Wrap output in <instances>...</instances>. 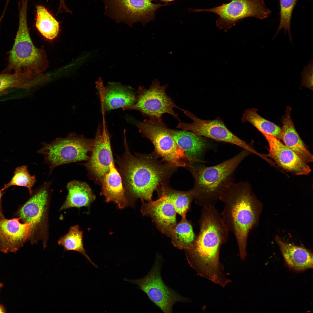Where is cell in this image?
Instances as JSON below:
<instances>
[{
	"label": "cell",
	"mask_w": 313,
	"mask_h": 313,
	"mask_svg": "<svg viewBox=\"0 0 313 313\" xmlns=\"http://www.w3.org/2000/svg\"><path fill=\"white\" fill-rule=\"evenodd\" d=\"M114 160L109 165V171L104 176L100 183L101 193L107 202H113L122 209L128 204L122 177L115 168Z\"/></svg>",
	"instance_id": "obj_19"
},
{
	"label": "cell",
	"mask_w": 313,
	"mask_h": 313,
	"mask_svg": "<svg viewBox=\"0 0 313 313\" xmlns=\"http://www.w3.org/2000/svg\"><path fill=\"white\" fill-rule=\"evenodd\" d=\"M313 61H309L307 65L304 67L301 75L302 77L301 86L310 89L313 88Z\"/></svg>",
	"instance_id": "obj_32"
},
{
	"label": "cell",
	"mask_w": 313,
	"mask_h": 313,
	"mask_svg": "<svg viewBox=\"0 0 313 313\" xmlns=\"http://www.w3.org/2000/svg\"><path fill=\"white\" fill-rule=\"evenodd\" d=\"M196 235L192 225L186 218H182L176 223L170 238L175 247L185 250L190 248L194 244Z\"/></svg>",
	"instance_id": "obj_26"
},
{
	"label": "cell",
	"mask_w": 313,
	"mask_h": 313,
	"mask_svg": "<svg viewBox=\"0 0 313 313\" xmlns=\"http://www.w3.org/2000/svg\"><path fill=\"white\" fill-rule=\"evenodd\" d=\"M269 145L268 157L285 171L297 175H308L311 169L292 150L273 135L262 133Z\"/></svg>",
	"instance_id": "obj_15"
},
{
	"label": "cell",
	"mask_w": 313,
	"mask_h": 313,
	"mask_svg": "<svg viewBox=\"0 0 313 313\" xmlns=\"http://www.w3.org/2000/svg\"><path fill=\"white\" fill-rule=\"evenodd\" d=\"M100 96L102 109L104 112L130 106L136 101L135 95L130 88L116 83L104 86L101 79L96 83Z\"/></svg>",
	"instance_id": "obj_18"
},
{
	"label": "cell",
	"mask_w": 313,
	"mask_h": 313,
	"mask_svg": "<svg viewBox=\"0 0 313 313\" xmlns=\"http://www.w3.org/2000/svg\"><path fill=\"white\" fill-rule=\"evenodd\" d=\"M251 154L243 149L233 157L214 166L187 168L194 180V186L190 190L195 203L202 208L215 206L223 190L234 183L238 166Z\"/></svg>",
	"instance_id": "obj_4"
},
{
	"label": "cell",
	"mask_w": 313,
	"mask_h": 313,
	"mask_svg": "<svg viewBox=\"0 0 313 313\" xmlns=\"http://www.w3.org/2000/svg\"><path fill=\"white\" fill-rule=\"evenodd\" d=\"M162 259L158 256L148 274L142 279L128 281L137 285L150 300L165 313H171L176 302H185L188 299L169 288L163 282L161 275Z\"/></svg>",
	"instance_id": "obj_11"
},
{
	"label": "cell",
	"mask_w": 313,
	"mask_h": 313,
	"mask_svg": "<svg viewBox=\"0 0 313 313\" xmlns=\"http://www.w3.org/2000/svg\"><path fill=\"white\" fill-rule=\"evenodd\" d=\"M2 192L3 191L1 190H0V218H4V216L2 213L1 208V200L3 195Z\"/></svg>",
	"instance_id": "obj_34"
},
{
	"label": "cell",
	"mask_w": 313,
	"mask_h": 313,
	"mask_svg": "<svg viewBox=\"0 0 313 313\" xmlns=\"http://www.w3.org/2000/svg\"><path fill=\"white\" fill-rule=\"evenodd\" d=\"M220 200L224 207L221 215L229 232L236 238L240 257L246 256V246L250 231L256 225L260 210V202L247 182L233 183L221 193Z\"/></svg>",
	"instance_id": "obj_3"
},
{
	"label": "cell",
	"mask_w": 313,
	"mask_h": 313,
	"mask_svg": "<svg viewBox=\"0 0 313 313\" xmlns=\"http://www.w3.org/2000/svg\"><path fill=\"white\" fill-rule=\"evenodd\" d=\"M164 191L171 201L175 211L182 218H186L194 196L190 190L180 191L163 185Z\"/></svg>",
	"instance_id": "obj_29"
},
{
	"label": "cell",
	"mask_w": 313,
	"mask_h": 313,
	"mask_svg": "<svg viewBox=\"0 0 313 313\" xmlns=\"http://www.w3.org/2000/svg\"><path fill=\"white\" fill-rule=\"evenodd\" d=\"M35 26L46 39L52 40L58 36L60 30L59 22L45 6H36Z\"/></svg>",
	"instance_id": "obj_25"
},
{
	"label": "cell",
	"mask_w": 313,
	"mask_h": 313,
	"mask_svg": "<svg viewBox=\"0 0 313 313\" xmlns=\"http://www.w3.org/2000/svg\"><path fill=\"white\" fill-rule=\"evenodd\" d=\"M291 108L287 107L283 116L281 138L284 144L306 163L312 162L313 156L296 131L291 117Z\"/></svg>",
	"instance_id": "obj_21"
},
{
	"label": "cell",
	"mask_w": 313,
	"mask_h": 313,
	"mask_svg": "<svg viewBox=\"0 0 313 313\" xmlns=\"http://www.w3.org/2000/svg\"><path fill=\"white\" fill-rule=\"evenodd\" d=\"M254 108L245 110L243 114L241 121L248 122L256 127L261 133L273 135L281 139V128L274 123L263 118L257 112Z\"/></svg>",
	"instance_id": "obj_27"
},
{
	"label": "cell",
	"mask_w": 313,
	"mask_h": 313,
	"mask_svg": "<svg viewBox=\"0 0 313 313\" xmlns=\"http://www.w3.org/2000/svg\"><path fill=\"white\" fill-rule=\"evenodd\" d=\"M93 141L82 135L72 134L48 143H43L37 153L43 156L51 173L59 165L88 160Z\"/></svg>",
	"instance_id": "obj_7"
},
{
	"label": "cell",
	"mask_w": 313,
	"mask_h": 313,
	"mask_svg": "<svg viewBox=\"0 0 313 313\" xmlns=\"http://www.w3.org/2000/svg\"><path fill=\"white\" fill-rule=\"evenodd\" d=\"M199 223V232L194 244L185 250L187 260L200 276L224 287L230 280L224 274L219 256L229 232L215 206L202 208Z\"/></svg>",
	"instance_id": "obj_1"
},
{
	"label": "cell",
	"mask_w": 313,
	"mask_h": 313,
	"mask_svg": "<svg viewBox=\"0 0 313 313\" xmlns=\"http://www.w3.org/2000/svg\"><path fill=\"white\" fill-rule=\"evenodd\" d=\"M21 219L0 218V250L3 253H16L32 235L33 226L21 223Z\"/></svg>",
	"instance_id": "obj_16"
},
{
	"label": "cell",
	"mask_w": 313,
	"mask_h": 313,
	"mask_svg": "<svg viewBox=\"0 0 313 313\" xmlns=\"http://www.w3.org/2000/svg\"><path fill=\"white\" fill-rule=\"evenodd\" d=\"M3 285L2 283L0 282V290L1 288L3 287Z\"/></svg>",
	"instance_id": "obj_38"
},
{
	"label": "cell",
	"mask_w": 313,
	"mask_h": 313,
	"mask_svg": "<svg viewBox=\"0 0 313 313\" xmlns=\"http://www.w3.org/2000/svg\"><path fill=\"white\" fill-rule=\"evenodd\" d=\"M171 135L179 147L188 156L201 160L208 147L205 137L196 135L192 132L171 129Z\"/></svg>",
	"instance_id": "obj_22"
},
{
	"label": "cell",
	"mask_w": 313,
	"mask_h": 313,
	"mask_svg": "<svg viewBox=\"0 0 313 313\" xmlns=\"http://www.w3.org/2000/svg\"><path fill=\"white\" fill-rule=\"evenodd\" d=\"M103 127L97 128L93 139L90 155L83 165L90 175L100 183L104 176L109 171V165L114 160L110 143V137L103 116Z\"/></svg>",
	"instance_id": "obj_13"
},
{
	"label": "cell",
	"mask_w": 313,
	"mask_h": 313,
	"mask_svg": "<svg viewBox=\"0 0 313 313\" xmlns=\"http://www.w3.org/2000/svg\"><path fill=\"white\" fill-rule=\"evenodd\" d=\"M28 0H19V26L14 42L9 52L8 61L3 73L25 72L44 78L48 76L43 72L48 63L45 51L37 48L31 39L28 30L27 11Z\"/></svg>",
	"instance_id": "obj_5"
},
{
	"label": "cell",
	"mask_w": 313,
	"mask_h": 313,
	"mask_svg": "<svg viewBox=\"0 0 313 313\" xmlns=\"http://www.w3.org/2000/svg\"><path fill=\"white\" fill-rule=\"evenodd\" d=\"M6 310L4 307L0 303V313H5Z\"/></svg>",
	"instance_id": "obj_35"
},
{
	"label": "cell",
	"mask_w": 313,
	"mask_h": 313,
	"mask_svg": "<svg viewBox=\"0 0 313 313\" xmlns=\"http://www.w3.org/2000/svg\"><path fill=\"white\" fill-rule=\"evenodd\" d=\"M104 14L117 23L130 26L140 22L143 25L153 21L159 8L169 4H154L150 0H103Z\"/></svg>",
	"instance_id": "obj_10"
},
{
	"label": "cell",
	"mask_w": 313,
	"mask_h": 313,
	"mask_svg": "<svg viewBox=\"0 0 313 313\" xmlns=\"http://www.w3.org/2000/svg\"><path fill=\"white\" fill-rule=\"evenodd\" d=\"M181 110L186 116L192 119L193 122L191 123H179L176 128L191 131L199 136L233 144L250 151L252 154L259 156H261V153L230 131L221 119L217 118L212 120H203L198 118L188 110L183 109Z\"/></svg>",
	"instance_id": "obj_12"
},
{
	"label": "cell",
	"mask_w": 313,
	"mask_h": 313,
	"mask_svg": "<svg viewBox=\"0 0 313 313\" xmlns=\"http://www.w3.org/2000/svg\"><path fill=\"white\" fill-rule=\"evenodd\" d=\"M275 239L286 263L290 269L300 272L312 268L313 254L310 250L285 242L279 236H276Z\"/></svg>",
	"instance_id": "obj_20"
},
{
	"label": "cell",
	"mask_w": 313,
	"mask_h": 313,
	"mask_svg": "<svg viewBox=\"0 0 313 313\" xmlns=\"http://www.w3.org/2000/svg\"><path fill=\"white\" fill-rule=\"evenodd\" d=\"M124 134L125 152L118 158L117 163L125 193L134 200H152L154 191L162 185H167L178 168L160 160L154 151L148 154L133 155Z\"/></svg>",
	"instance_id": "obj_2"
},
{
	"label": "cell",
	"mask_w": 313,
	"mask_h": 313,
	"mask_svg": "<svg viewBox=\"0 0 313 313\" xmlns=\"http://www.w3.org/2000/svg\"><path fill=\"white\" fill-rule=\"evenodd\" d=\"M36 181V176L31 175L26 165L18 167L16 168L13 175L8 183L4 184L1 189L3 191L13 186L26 187L28 188L30 195L33 193L32 188Z\"/></svg>",
	"instance_id": "obj_30"
},
{
	"label": "cell",
	"mask_w": 313,
	"mask_h": 313,
	"mask_svg": "<svg viewBox=\"0 0 313 313\" xmlns=\"http://www.w3.org/2000/svg\"><path fill=\"white\" fill-rule=\"evenodd\" d=\"M150 0V1H156V0L160 1H164V2H168L172 1H174V0Z\"/></svg>",
	"instance_id": "obj_37"
},
{
	"label": "cell",
	"mask_w": 313,
	"mask_h": 313,
	"mask_svg": "<svg viewBox=\"0 0 313 313\" xmlns=\"http://www.w3.org/2000/svg\"><path fill=\"white\" fill-rule=\"evenodd\" d=\"M51 184L50 181H46L37 188L19 211V217L22 221L33 226V232L45 219Z\"/></svg>",
	"instance_id": "obj_17"
},
{
	"label": "cell",
	"mask_w": 313,
	"mask_h": 313,
	"mask_svg": "<svg viewBox=\"0 0 313 313\" xmlns=\"http://www.w3.org/2000/svg\"><path fill=\"white\" fill-rule=\"evenodd\" d=\"M5 12H6L5 11H3L1 15V17H0V26H1V22H2V19H3L4 16Z\"/></svg>",
	"instance_id": "obj_36"
},
{
	"label": "cell",
	"mask_w": 313,
	"mask_h": 313,
	"mask_svg": "<svg viewBox=\"0 0 313 313\" xmlns=\"http://www.w3.org/2000/svg\"><path fill=\"white\" fill-rule=\"evenodd\" d=\"M136 125L143 137L153 144L154 152L163 161L177 167L190 168L195 162H204L187 156L176 142L171 135V129L162 118L153 117L137 122Z\"/></svg>",
	"instance_id": "obj_6"
},
{
	"label": "cell",
	"mask_w": 313,
	"mask_h": 313,
	"mask_svg": "<svg viewBox=\"0 0 313 313\" xmlns=\"http://www.w3.org/2000/svg\"><path fill=\"white\" fill-rule=\"evenodd\" d=\"M68 191L65 202L60 210L72 207L88 206L95 199L90 186L86 183L74 180L68 182Z\"/></svg>",
	"instance_id": "obj_23"
},
{
	"label": "cell",
	"mask_w": 313,
	"mask_h": 313,
	"mask_svg": "<svg viewBox=\"0 0 313 313\" xmlns=\"http://www.w3.org/2000/svg\"><path fill=\"white\" fill-rule=\"evenodd\" d=\"M68 9L65 4V0H59V6L58 10L61 12H66Z\"/></svg>",
	"instance_id": "obj_33"
},
{
	"label": "cell",
	"mask_w": 313,
	"mask_h": 313,
	"mask_svg": "<svg viewBox=\"0 0 313 313\" xmlns=\"http://www.w3.org/2000/svg\"><path fill=\"white\" fill-rule=\"evenodd\" d=\"M82 233L78 225L72 226L68 233L59 240L58 244L63 247L65 251H75L81 253L94 266L97 267L85 252L83 245Z\"/></svg>",
	"instance_id": "obj_28"
},
{
	"label": "cell",
	"mask_w": 313,
	"mask_h": 313,
	"mask_svg": "<svg viewBox=\"0 0 313 313\" xmlns=\"http://www.w3.org/2000/svg\"><path fill=\"white\" fill-rule=\"evenodd\" d=\"M159 198L156 201L151 200L146 203L141 200V211L143 216L151 219L158 230L170 237L177 223L176 214L173 205L165 193L163 185L160 188ZM158 191V192H159Z\"/></svg>",
	"instance_id": "obj_14"
},
{
	"label": "cell",
	"mask_w": 313,
	"mask_h": 313,
	"mask_svg": "<svg viewBox=\"0 0 313 313\" xmlns=\"http://www.w3.org/2000/svg\"><path fill=\"white\" fill-rule=\"evenodd\" d=\"M168 84L163 85L157 79L153 81L148 89L139 86L138 89L136 102L132 105L122 108L123 110H136L144 116L149 118H162L164 114H169L179 120L174 108L182 110L176 105L167 94L165 90Z\"/></svg>",
	"instance_id": "obj_9"
},
{
	"label": "cell",
	"mask_w": 313,
	"mask_h": 313,
	"mask_svg": "<svg viewBox=\"0 0 313 313\" xmlns=\"http://www.w3.org/2000/svg\"><path fill=\"white\" fill-rule=\"evenodd\" d=\"M194 12H213L218 16L216 26L227 31L241 20L253 17L263 19L269 17L271 11L264 0H230L226 3L209 9H194Z\"/></svg>",
	"instance_id": "obj_8"
},
{
	"label": "cell",
	"mask_w": 313,
	"mask_h": 313,
	"mask_svg": "<svg viewBox=\"0 0 313 313\" xmlns=\"http://www.w3.org/2000/svg\"><path fill=\"white\" fill-rule=\"evenodd\" d=\"M44 84L41 79L25 72L0 74V96L7 94L12 89L29 90Z\"/></svg>",
	"instance_id": "obj_24"
},
{
	"label": "cell",
	"mask_w": 313,
	"mask_h": 313,
	"mask_svg": "<svg viewBox=\"0 0 313 313\" xmlns=\"http://www.w3.org/2000/svg\"><path fill=\"white\" fill-rule=\"evenodd\" d=\"M298 0H279L280 4V22L274 40L282 29L285 33L287 32L290 40L292 43L293 38L290 32V24L292 14Z\"/></svg>",
	"instance_id": "obj_31"
}]
</instances>
